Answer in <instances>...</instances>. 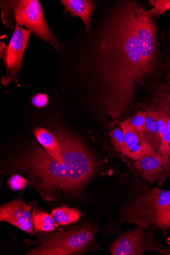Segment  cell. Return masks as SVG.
<instances>
[{"label":"cell","instance_id":"1","mask_svg":"<svg viewBox=\"0 0 170 255\" xmlns=\"http://www.w3.org/2000/svg\"><path fill=\"white\" fill-rule=\"evenodd\" d=\"M93 15L90 31L61 42L58 62L66 83L77 81L91 108L114 122L130 108L138 87L164 71L144 57L136 32L138 2L117 0Z\"/></svg>","mask_w":170,"mask_h":255},{"label":"cell","instance_id":"2","mask_svg":"<svg viewBox=\"0 0 170 255\" xmlns=\"http://www.w3.org/2000/svg\"><path fill=\"white\" fill-rule=\"evenodd\" d=\"M54 134L64 164L35 143L14 160L13 166L30 173L42 188L76 194L96 172L98 162L76 135L60 127L54 128Z\"/></svg>","mask_w":170,"mask_h":255},{"label":"cell","instance_id":"3","mask_svg":"<svg viewBox=\"0 0 170 255\" xmlns=\"http://www.w3.org/2000/svg\"><path fill=\"white\" fill-rule=\"evenodd\" d=\"M121 223L159 230L166 237L170 228V191L155 188L125 205Z\"/></svg>","mask_w":170,"mask_h":255},{"label":"cell","instance_id":"4","mask_svg":"<svg viewBox=\"0 0 170 255\" xmlns=\"http://www.w3.org/2000/svg\"><path fill=\"white\" fill-rule=\"evenodd\" d=\"M0 7L2 21L6 27L15 29L16 24L25 27L49 43L57 52L60 50L61 42L47 24L43 9L38 0H1Z\"/></svg>","mask_w":170,"mask_h":255},{"label":"cell","instance_id":"5","mask_svg":"<svg viewBox=\"0 0 170 255\" xmlns=\"http://www.w3.org/2000/svg\"><path fill=\"white\" fill-rule=\"evenodd\" d=\"M98 232L90 224L59 231L36 248L29 251V255H73L86 250L91 245Z\"/></svg>","mask_w":170,"mask_h":255},{"label":"cell","instance_id":"6","mask_svg":"<svg viewBox=\"0 0 170 255\" xmlns=\"http://www.w3.org/2000/svg\"><path fill=\"white\" fill-rule=\"evenodd\" d=\"M152 228L136 226L118 238L110 247L112 255H141L148 252H160Z\"/></svg>","mask_w":170,"mask_h":255},{"label":"cell","instance_id":"7","mask_svg":"<svg viewBox=\"0 0 170 255\" xmlns=\"http://www.w3.org/2000/svg\"><path fill=\"white\" fill-rule=\"evenodd\" d=\"M31 33V31L16 25L6 53L2 59L6 69V74L2 80L3 85H7L12 81L17 82L16 78L20 70L24 53Z\"/></svg>","mask_w":170,"mask_h":255},{"label":"cell","instance_id":"8","mask_svg":"<svg viewBox=\"0 0 170 255\" xmlns=\"http://www.w3.org/2000/svg\"><path fill=\"white\" fill-rule=\"evenodd\" d=\"M31 207L17 199L0 208V221L12 224L30 235L34 234V227L31 213Z\"/></svg>","mask_w":170,"mask_h":255},{"label":"cell","instance_id":"9","mask_svg":"<svg viewBox=\"0 0 170 255\" xmlns=\"http://www.w3.org/2000/svg\"><path fill=\"white\" fill-rule=\"evenodd\" d=\"M133 166L146 181L157 183L160 187L170 177V168L160 156H145L135 160Z\"/></svg>","mask_w":170,"mask_h":255},{"label":"cell","instance_id":"10","mask_svg":"<svg viewBox=\"0 0 170 255\" xmlns=\"http://www.w3.org/2000/svg\"><path fill=\"white\" fill-rule=\"evenodd\" d=\"M119 124L125 134L127 156L134 160L148 155L160 156L157 151L146 140L144 135L132 127L127 120Z\"/></svg>","mask_w":170,"mask_h":255},{"label":"cell","instance_id":"11","mask_svg":"<svg viewBox=\"0 0 170 255\" xmlns=\"http://www.w3.org/2000/svg\"><path fill=\"white\" fill-rule=\"evenodd\" d=\"M60 3L65 12L74 17H78L84 23V30L88 32L91 27L97 2L92 0H61Z\"/></svg>","mask_w":170,"mask_h":255},{"label":"cell","instance_id":"12","mask_svg":"<svg viewBox=\"0 0 170 255\" xmlns=\"http://www.w3.org/2000/svg\"><path fill=\"white\" fill-rule=\"evenodd\" d=\"M145 112L147 115L144 136L146 140L158 152L161 144L162 138L156 111L153 105L148 107Z\"/></svg>","mask_w":170,"mask_h":255},{"label":"cell","instance_id":"13","mask_svg":"<svg viewBox=\"0 0 170 255\" xmlns=\"http://www.w3.org/2000/svg\"><path fill=\"white\" fill-rule=\"evenodd\" d=\"M33 133L38 142L45 150L61 164L65 163L60 145L55 136L49 131L42 128H36Z\"/></svg>","mask_w":170,"mask_h":255},{"label":"cell","instance_id":"14","mask_svg":"<svg viewBox=\"0 0 170 255\" xmlns=\"http://www.w3.org/2000/svg\"><path fill=\"white\" fill-rule=\"evenodd\" d=\"M32 220L34 229L38 231L48 233L54 230L57 226L53 216L44 212L37 206L34 207Z\"/></svg>","mask_w":170,"mask_h":255},{"label":"cell","instance_id":"15","mask_svg":"<svg viewBox=\"0 0 170 255\" xmlns=\"http://www.w3.org/2000/svg\"><path fill=\"white\" fill-rule=\"evenodd\" d=\"M55 221L62 226L75 223L80 218L81 213L78 210L66 206L56 208L52 212Z\"/></svg>","mask_w":170,"mask_h":255},{"label":"cell","instance_id":"16","mask_svg":"<svg viewBox=\"0 0 170 255\" xmlns=\"http://www.w3.org/2000/svg\"><path fill=\"white\" fill-rule=\"evenodd\" d=\"M154 106L156 111L161 138L165 132L167 123L170 120V109L167 104L160 98L155 97Z\"/></svg>","mask_w":170,"mask_h":255},{"label":"cell","instance_id":"17","mask_svg":"<svg viewBox=\"0 0 170 255\" xmlns=\"http://www.w3.org/2000/svg\"><path fill=\"white\" fill-rule=\"evenodd\" d=\"M110 137L114 148L119 153L127 156L128 148L125 134L122 128H117L109 132Z\"/></svg>","mask_w":170,"mask_h":255},{"label":"cell","instance_id":"18","mask_svg":"<svg viewBox=\"0 0 170 255\" xmlns=\"http://www.w3.org/2000/svg\"><path fill=\"white\" fill-rule=\"evenodd\" d=\"M153 8L150 10L142 8V12L149 18H159L165 12L170 10V0H156L153 1Z\"/></svg>","mask_w":170,"mask_h":255},{"label":"cell","instance_id":"19","mask_svg":"<svg viewBox=\"0 0 170 255\" xmlns=\"http://www.w3.org/2000/svg\"><path fill=\"white\" fill-rule=\"evenodd\" d=\"M170 151V120L168 121L165 132L162 137L161 146L158 151L159 155L162 158L165 163L168 165V157Z\"/></svg>","mask_w":170,"mask_h":255},{"label":"cell","instance_id":"20","mask_svg":"<svg viewBox=\"0 0 170 255\" xmlns=\"http://www.w3.org/2000/svg\"><path fill=\"white\" fill-rule=\"evenodd\" d=\"M152 85L155 97L164 100L170 109V87H167L158 81L154 82Z\"/></svg>","mask_w":170,"mask_h":255},{"label":"cell","instance_id":"21","mask_svg":"<svg viewBox=\"0 0 170 255\" xmlns=\"http://www.w3.org/2000/svg\"><path fill=\"white\" fill-rule=\"evenodd\" d=\"M146 115L145 111H141L127 120L129 124L143 135L145 130Z\"/></svg>","mask_w":170,"mask_h":255},{"label":"cell","instance_id":"22","mask_svg":"<svg viewBox=\"0 0 170 255\" xmlns=\"http://www.w3.org/2000/svg\"><path fill=\"white\" fill-rule=\"evenodd\" d=\"M27 184V180L18 174L12 175L7 182L9 187L14 191H19L25 188Z\"/></svg>","mask_w":170,"mask_h":255},{"label":"cell","instance_id":"23","mask_svg":"<svg viewBox=\"0 0 170 255\" xmlns=\"http://www.w3.org/2000/svg\"><path fill=\"white\" fill-rule=\"evenodd\" d=\"M48 97L44 93H38L35 95L31 99V103L33 106L37 108H43L48 103Z\"/></svg>","mask_w":170,"mask_h":255},{"label":"cell","instance_id":"24","mask_svg":"<svg viewBox=\"0 0 170 255\" xmlns=\"http://www.w3.org/2000/svg\"><path fill=\"white\" fill-rule=\"evenodd\" d=\"M167 71L166 80L167 83L170 84V47L169 55L167 57Z\"/></svg>","mask_w":170,"mask_h":255},{"label":"cell","instance_id":"25","mask_svg":"<svg viewBox=\"0 0 170 255\" xmlns=\"http://www.w3.org/2000/svg\"><path fill=\"white\" fill-rule=\"evenodd\" d=\"M7 45L4 42H0V58L2 59L7 50Z\"/></svg>","mask_w":170,"mask_h":255},{"label":"cell","instance_id":"26","mask_svg":"<svg viewBox=\"0 0 170 255\" xmlns=\"http://www.w3.org/2000/svg\"><path fill=\"white\" fill-rule=\"evenodd\" d=\"M160 253H162L164 255H170V247L167 248H162Z\"/></svg>","mask_w":170,"mask_h":255},{"label":"cell","instance_id":"27","mask_svg":"<svg viewBox=\"0 0 170 255\" xmlns=\"http://www.w3.org/2000/svg\"><path fill=\"white\" fill-rule=\"evenodd\" d=\"M168 165L170 168V151L169 157H168Z\"/></svg>","mask_w":170,"mask_h":255}]
</instances>
